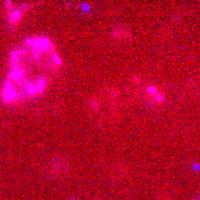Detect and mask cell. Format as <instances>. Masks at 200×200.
<instances>
[{"label": "cell", "mask_w": 200, "mask_h": 200, "mask_svg": "<svg viewBox=\"0 0 200 200\" xmlns=\"http://www.w3.org/2000/svg\"><path fill=\"white\" fill-rule=\"evenodd\" d=\"M62 65L48 38H27L10 52V72L3 83L1 97L7 104L42 95L49 83V73Z\"/></svg>", "instance_id": "cell-1"}, {"label": "cell", "mask_w": 200, "mask_h": 200, "mask_svg": "<svg viewBox=\"0 0 200 200\" xmlns=\"http://www.w3.org/2000/svg\"><path fill=\"white\" fill-rule=\"evenodd\" d=\"M29 5L27 4H23V5L18 7V8H14V9H10L9 14H8V21H9L10 25H17V23L21 21L22 16H23V12L29 9Z\"/></svg>", "instance_id": "cell-2"}]
</instances>
